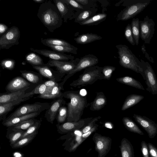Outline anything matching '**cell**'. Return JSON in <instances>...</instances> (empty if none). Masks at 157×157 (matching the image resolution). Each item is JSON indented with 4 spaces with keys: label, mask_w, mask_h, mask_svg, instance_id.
I'll return each instance as SVG.
<instances>
[{
    "label": "cell",
    "mask_w": 157,
    "mask_h": 157,
    "mask_svg": "<svg viewBox=\"0 0 157 157\" xmlns=\"http://www.w3.org/2000/svg\"><path fill=\"white\" fill-rule=\"evenodd\" d=\"M141 150L143 157H149L148 148L147 145L144 141L141 143Z\"/></svg>",
    "instance_id": "c3c4849f"
},
{
    "label": "cell",
    "mask_w": 157,
    "mask_h": 157,
    "mask_svg": "<svg viewBox=\"0 0 157 157\" xmlns=\"http://www.w3.org/2000/svg\"><path fill=\"white\" fill-rule=\"evenodd\" d=\"M67 109L65 106H61L58 112L57 120L58 124L64 122L67 119Z\"/></svg>",
    "instance_id": "60d3db41"
},
{
    "label": "cell",
    "mask_w": 157,
    "mask_h": 157,
    "mask_svg": "<svg viewBox=\"0 0 157 157\" xmlns=\"http://www.w3.org/2000/svg\"><path fill=\"white\" fill-rule=\"evenodd\" d=\"M133 117L135 121L147 132L150 138L155 137L157 134V124L148 118L134 114Z\"/></svg>",
    "instance_id": "4fadbf2b"
},
{
    "label": "cell",
    "mask_w": 157,
    "mask_h": 157,
    "mask_svg": "<svg viewBox=\"0 0 157 157\" xmlns=\"http://www.w3.org/2000/svg\"><path fill=\"white\" fill-rule=\"evenodd\" d=\"M98 62V58L92 54L86 55L81 58L75 67L65 76L63 81L59 83L60 85L63 87V86L67 80L76 73L88 67L95 66Z\"/></svg>",
    "instance_id": "ba28073f"
},
{
    "label": "cell",
    "mask_w": 157,
    "mask_h": 157,
    "mask_svg": "<svg viewBox=\"0 0 157 157\" xmlns=\"http://www.w3.org/2000/svg\"><path fill=\"white\" fill-rule=\"evenodd\" d=\"M155 23L152 19L146 16L139 21L140 37L145 44H149L155 32Z\"/></svg>",
    "instance_id": "30bf717a"
},
{
    "label": "cell",
    "mask_w": 157,
    "mask_h": 157,
    "mask_svg": "<svg viewBox=\"0 0 157 157\" xmlns=\"http://www.w3.org/2000/svg\"><path fill=\"white\" fill-rule=\"evenodd\" d=\"M105 126L108 128H112V124L109 122H106L105 124Z\"/></svg>",
    "instance_id": "6f0895ef"
},
{
    "label": "cell",
    "mask_w": 157,
    "mask_h": 157,
    "mask_svg": "<svg viewBox=\"0 0 157 157\" xmlns=\"http://www.w3.org/2000/svg\"><path fill=\"white\" fill-rule=\"evenodd\" d=\"M53 3L57 7L64 22H67L73 15V8L67 3L65 0H53Z\"/></svg>",
    "instance_id": "e0dca14e"
},
{
    "label": "cell",
    "mask_w": 157,
    "mask_h": 157,
    "mask_svg": "<svg viewBox=\"0 0 157 157\" xmlns=\"http://www.w3.org/2000/svg\"><path fill=\"white\" fill-rule=\"evenodd\" d=\"M15 60L11 59H6L2 60L0 63V65L2 68L9 70H13L15 66Z\"/></svg>",
    "instance_id": "7bdbcfd3"
},
{
    "label": "cell",
    "mask_w": 157,
    "mask_h": 157,
    "mask_svg": "<svg viewBox=\"0 0 157 157\" xmlns=\"http://www.w3.org/2000/svg\"><path fill=\"white\" fill-rule=\"evenodd\" d=\"M102 69V67L97 65L88 67L85 69L78 78L74 80L70 86L80 88L88 85H92L98 80L104 79Z\"/></svg>",
    "instance_id": "277c9868"
},
{
    "label": "cell",
    "mask_w": 157,
    "mask_h": 157,
    "mask_svg": "<svg viewBox=\"0 0 157 157\" xmlns=\"http://www.w3.org/2000/svg\"><path fill=\"white\" fill-rule=\"evenodd\" d=\"M30 49L35 52L47 57L53 60L68 61L74 59L75 57L71 55H67L64 53H60L54 51L46 49H38L32 48Z\"/></svg>",
    "instance_id": "9a60e30c"
},
{
    "label": "cell",
    "mask_w": 157,
    "mask_h": 157,
    "mask_svg": "<svg viewBox=\"0 0 157 157\" xmlns=\"http://www.w3.org/2000/svg\"><path fill=\"white\" fill-rule=\"evenodd\" d=\"M141 61L143 64L146 82L148 87L147 90L151 92L153 94H157V81L155 72L148 62H145L141 59Z\"/></svg>",
    "instance_id": "7c38bea8"
},
{
    "label": "cell",
    "mask_w": 157,
    "mask_h": 157,
    "mask_svg": "<svg viewBox=\"0 0 157 157\" xmlns=\"http://www.w3.org/2000/svg\"><path fill=\"white\" fill-rule=\"evenodd\" d=\"M92 140L95 144V150L98 152V157H105L111 148V138L95 132Z\"/></svg>",
    "instance_id": "9c48e42d"
},
{
    "label": "cell",
    "mask_w": 157,
    "mask_h": 157,
    "mask_svg": "<svg viewBox=\"0 0 157 157\" xmlns=\"http://www.w3.org/2000/svg\"><path fill=\"white\" fill-rule=\"evenodd\" d=\"M30 98V97H29L11 102L0 104V120L4 121L6 119L7 114L13 109L14 106L29 99Z\"/></svg>",
    "instance_id": "7402d4cb"
},
{
    "label": "cell",
    "mask_w": 157,
    "mask_h": 157,
    "mask_svg": "<svg viewBox=\"0 0 157 157\" xmlns=\"http://www.w3.org/2000/svg\"><path fill=\"white\" fill-rule=\"evenodd\" d=\"M124 36L126 39L132 45H135L131 25L129 24L127 25L124 30Z\"/></svg>",
    "instance_id": "f6af8a7d"
},
{
    "label": "cell",
    "mask_w": 157,
    "mask_h": 157,
    "mask_svg": "<svg viewBox=\"0 0 157 157\" xmlns=\"http://www.w3.org/2000/svg\"><path fill=\"white\" fill-rule=\"evenodd\" d=\"M118 50L119 63L122 67L141 74L144 80L146 77L142 63L132 53L128 46L119 44L116 46Z\"/></svg>",
    "instance_id": "3957f363"
},
{
    "label": "cell",
    "mask_w": 157,
    "mask_h": 157,
    "mask_svg": "<svg viewBox=\"0 0 157 157\" xmlns=\"http://www.w3.org/2000/svg\"><path fill=\"white\" fill-rule=\"evenodd\" d=\"M33 1L37 3H42L45 2V0H33Z\"/></svg>",
    "instance_id": "9f6ffc18"
},
{
    "label": "cell",
    "mask_w": 157,
    "mask_h": 157,
    "mask_svg": "<svg viewBox=\"0 0 157 157\" xmlns=\"http://www.w3.org/2000/svg\"><path fill=\"white\" fill-rule=\"evenodd\" d=\"M150 0H129L125 1L126 7L118 15L117 21H126L132 18L142 11L151 3Z\"/></svg>",
    "instance_id": "5b68a950"
},
{
    "label": "cell",
    "mask_w": 157,
    "mask_h": 157,
    "mask_svg": "<svg viewBox=\"0 0 157 157\" xmlns=\"http://www.w3.org/2000/svg\"><path fill=\"white\" fill-rule=\"evenodd\" d=\"M116 80L120 83L138 89L144 90V88L141 83L132 77L128 76L123 77L117 78Z\"/></svg>",
    "instance_id": "83f0119b"
},
{
    "label": "cell",
    "mask_w": 157,
    "mask_h": 157,
    "mask_svg": "<svg viewBox=\"0 0 157 157\" xmlns=\"http://www.w3.org/2000/svg\"></svg>",
    "instance_id": "680465c9"
},
{
    "label": "cell",
    "mask_w": 157,
    "mask_h": 157,
    "mask_svg": "<svg viewBox=\"0 0 157 157\" xmlns=\"http://www.w3.org/2000/svg\"><path fill=\"white\" fill-rule=\"evenodd\" d=\"M144 98L143 96L138 94L129 95L126 99L122 106L121 110L124 111L133 106L140 102Z\"/></svg>",
    "instance_id": "4316f807"
},
{
    "label": "cell",
    "mask_w": 157,
    "mask_h": 157,
    "mask_svg": "<svg viewBox=\"0 0 157 157\" xmlns=\"http://www.w3.org/2000/svg\"><path fill=\"white\" fill-rule=\"evenodd\" d=\"M30 84L21 77L14 78L7 84L6 90L7 92H13L29 87Z\"/></svg>",
    "instance_id": "d6986e66"
},
{
    "label": "cell",
    "mask_w": 157,
    "mask_h": 157,
    "mask_svg": "<svg viewBox=\"0 0 157 157\" xmlns=\"http://www.w3.org/2000/svg\"><path fill=\"white\" fill-rule=\"evenodd\" d=\"M119 147L122 157H134L133 146L127 139H122Z\"/></svg>",
    "instance_id": "d4e9b609"
},
{
    "label": "cell",
    "mask_w": 157,
    "mask_h": 157,
    "mask_svg": "<svg viewBox=\"0 0 157 157\" xmlns=\"http://www.w3.org/2000/svg\"><path fill=\"white\" fill-rule=\"evenodd\" d=\"M20 32L18 27L13 26L0 38V49H8L19 44Z\"/></svg>",
    "instance_id": "52a82bcc"
},
{
    "label": "cell",
    "mask_w": 157,
    "mask_h": 157,
    "mask_svg": "<svg viewBox=\"0 0 157 157\" xmlns=\"http://www.w3.org/2000/svg\"><path fill=\"white\" fill-rule=\"evenodd\" d=\"M62 97L58 98L50 105L49 109L46 111L44 117L48 122L53 123L59 108L65 104L66 101Z\"/></svg>",
    "instance_id": "ac0fdd59"
},
{
    "label": "cell",
    "mask_w": 157,
    "mask_h": 157,
    "mask_svg": "<svg viewBox=\"0 0 157 157\" xmlns=\"http://www.w3.org/2000/svg\"><path fill=\"white\" fill-rule=\"evenodd\" d=\"M116 67L111 66H105L102 67V73L104 75V79L109 80Z\"/></svg>",
    "instance_id": "ee69618b"
},
{
    "label": "cell",
    "mask_w": 157,
    "mask_h": 157,
    "mask_svg": "<svg viewBox=\"0 0 157 157\" xmlns=\"http://www.w3.org/2000/svg\"><path fill=\"white\" fill-rule=\"evenodd\" d=\"M102 38L101 36L98 34L90 33L82 34L75 38L74 40L77 44H85Z\"/></svg>",
    "instance_id": "484cf974"
},
{
    "label": "cell",
    "mask_w": 157,
    "mask_h": 157,
    "mask_svg": "<svg viewBox=\"0 0 157 157\" xmlns=\"http://www.w3.org/2000/svg\"><path fill=\"white\" fill-rule=\"evenodd\" d=\"M37 121V120L34 118H31L22 121L11 127L13 129L26 130L34 124Z\"/></svg>",
    "instance_id": "8d00e7d4"
},
{
    "label": "cell",
    "mask_w": 157,
    "mask_h": 157,
    "mask_svg": "<svg viewBox=\"0 0 157 157\" xmlns=\"http://www.w3.org/2000/svg\"><path fill=\"white\" fill-rule=\"evenodd\" d=\"M139 21L138 18H133L131 24L134 40L137 45L139 44L140 37Z\"/></svg>",
    "instance_id": "836d02e7"
},
{
    "label": "cell",
    "mask_w": 157,
    "mask_h": 157,
    "mask_svg": "<svg viewBox=\"0 0 157 157\" xmlns=\"http://www.w3.org/2000/svg\"><path fill=\"white\" fill-rule=\"evenodd\" d=\"M41 121V120H38L34 124L29 128L26 131H24L19 140L24 138L37 131V130L40 125Z\"/></svg>",
    "instance_id": "b9f144b4"
},
{
    "label": "cell",
    "mask_w": 157,
    "mask_h": 157,
    "mask_svg": "<svg viewBox=\"0 0 157 157\" xmlns=\"http://www.w3.org/2000/svg\"><path fill=\"white\" fill-rule=\"evenodd\" d=\"M37 131L17 141L12 147V148H16L24 147L29 143L36 136Z\"/></svg>",
    "instance_id": "d590c367"
},
{
    "label": "cell",
    "mask_w": 157,
    "mask_h": 157,
    "mask_svg": "<svg viewBox=\"0 0 157 157\" xmlns=\"http://www.w3.org/2000/svg\"><path fill=\"white\" fill-rule=\"evenodd\" d=\"M76 2L82 4V5H86L88 3V0H75Z\"/></svg>",
    "instance_id": "11a10c76"
},
{
    "label": "cell",
    "mask_w": 157,
    "mask_h": 157,
    "mask_svg": "<svg viewBox=\"0 0 157 157\" xmlns=\"http://www.w3.org/2000/svg\"><path fill=\"white\" fill-rule=\"evenodd\" d=\"M32 66L33 68L37 71L40 75L49 80L57 82L60 81L64 76L58 71L54 70L46 64L43 66Z\"/></svg>",
    "instance_id": "2e32d148"
},
{
    "label": "cell",
    "mask_w": 157,
    "mask_h": 157,
    "mask_svg": "<svg viewBox=\"0 0 157 157\" xmlns=\"http://www.w3.org/2000/svg\"><path fill=\"white\" fill-rule=\"evenodd\" d=\"M25 58L26 62L32 65L43 66L45 64L42 59L34 52H30L27 54Z\"/></svg>",
    "instance_id": "d6a6232c"
},
{
    "label": "cell",
    "mask_w": 157,
    "mask_h": 157,
    "mask_svg": "<svg viewBox=\"0 0 157 157\" xmlns=\"http://www.w3.org/2000/svg\"><path fill=\"white\" fill-rule=\"evenodd\" d=\"M47 86L51 87L59 85V83L53 80H49L43 82Z\"/></svg>",
    "instance_id": "f5cc1de1"
},
{
    "label": "cell",
    "mask_w": 157,
    "mask_h": 157,
    "mask_svg": "<svg viewBox=\"0 0 157 157\" xmlns=\"http://www.w3.org/2000/svg\"><path fill=\"white\" fill-rule=\"evenodd\" d=\"M101 118L100 116L93 118L88 124L82 128L80 130L82 134L84 133L90 131L94 126L95 122Z\"/></svg>",
    "instance_id": "bcb514c9"
},
{
    "label": "cell",
    "mask_w": 157,
    "mask_h": 157,
    "mask_svg": "<svg viewBox=\"0 0 157 157\" xmlns=\"http://www.w3.org/2000/svg\"><path fill=\"white\" fill-rule=\"evenodd\" d=\"M149 155L151 157H157V148L152 144H147Z\"/></svg>",
    "instance_id": "681fc988"
},
{
    "label": "cell",
    "mask_w": 157,
    "mask_h": 157,
    "mask_svg": "<svg viewBox=\"0 0 157 157\" xmlns=\"http://www.w3.org/2000/svg\"><path fill=\"white\" fill-rule=\"evenodd\" d=\"M46 46L50 48L53 51L60 53L67 52L75 54H77L78 48L74 46L73 47H68L50 44L47 45Z\"/></svg>",
    "instance_id": "e575fe53"
},
{
    "label": "cell",
    "mask_w": 157,
    "mask_h": 157,
    "mask_svg": "<svg viewBox=\"0 0 157 157\" xmlns=\"http://www.w3.org/2000/svg\"><path fill=\"white\" fill-rule=\"evenodd\" d=\"M8 27L2 23L0 24V35L1 37L9 29Z\"/></svg>",
    "instance_id": "816d5d0a"
},
{
    "label": "cell",
    "mask_w": 157,
    "mask_h": 157,
    "mask_svg": "<svg viewBox=\"0 0 157 157\" xmlns=\"http://www.w3.org/2000/svg\"><path fill=\"white\" fill-rule=\"evenodd\" d=\"M80 60L76 58L69 61L53 60L49 59L46 64L50 67H56L57 70L64 76L73 70L76 67Z\"/></svg>",
    "instance_id": "8fae6325"
},
{
    "label": "cell",
    "mask_w": 157,
    "mask_h": 157,
    "mask_svg": "<svg viewBox=\"0 0 157 157\" xmlns=\"http://www.w3.org/2000/svg\"><path fill=\"white\" fill-rule=\"evenodd\" d=\"M47 86L43 83L37 86L31 91L25 93L23 96V98L30 97H32L34 94L41 95L44 94L46 91Z\"/></svg>",
    "instance_id": "74e56055"
},
{
    "label": "cell",
    "mask_w": 157,
    "mask_h": 157,
    "mask_svg": "<svg viewBox=\"0 0 157 157\" xmlns=\"http://www.w3.org/2000/svg\"><path fill=\"white\" fill-rule=\"evenodd\" d=\"M21 75L29 82L34 84L39 83L41 80L39 74L31 71L21 70Z\"/></svg>",
    "instance_id": "1f68e13d"
},
{
    "label": "cell",
    "mask_w": 157,
    "mask_h": 157,
    "mask_svg": "<svg viewBox=\"0 0 157 157\" xmlns=\"http://www.w3.org/2000/svg\"><path fill=\"white\" fill-rule=\"evenodd\" d=\"M107 16V14L105 13H98L92 16L79 24L81 25H97L105 20Z\"/></svg>",
    "instance_id": "f1b7e54d"
},
{
    "label": "cell",
    "mask_w": 157,
    "mask_h": 157,
    "mask_svg": "<svg viewBox=\"0 0 157 157\" xmlns=\"http://www.w3.org/2000/svg\"><path fill=\"white\" fill-rule=\"evenodd\" d=\"M62 90H64L63 87L60 84L58 86L47 87L45 92L42 94L39 95L36 98L46 99L58 98L63 97V93L61 92Z\"/></svg>",
    "instance_id": "44dd1931"
},
{
    "label": "cell",
    "mask_w": 157,
    "mask_h": 157,
    "mask_svg": "<svg viewBox=\"0 0 157 157\" xmlns=\"http://www.w3.org/2000/svg\"><path fill=\"white\" fill-rule=\"evenodd\" d=\"M37 16L51 32H53L62 25L63 20L59 12L50 0H47L40 5Z\"/></svg>",
    "instance_id": "6da1fadb"
},
{
    "label": "cell",
    "mask_w": 157,
    "mask_h": 157,
    "mask_svg": "<svg viewBox=\"0 0 157 157\" xmlns=\"http://www.w3.org/2000/svg\"><path fill=\"white\" fill-rule=\"evenodd\" d=\"M13 132L10 135V144L13 145L18 141L24 131L22 130L13 129L12 128Z\"/></svg>",
    "instance_id": "ab89813d"
},
{
    "label": "cell",
    "mask_w": 157,
    "mask_h": 157,
    "mask_svg": "<svg viewBox=\"0 0 157 157\" xmlns=\"http://www.w3.org/2000/svg\"><path fill=\"white\" fill-rule=\"evenodd\" d=\"M13 155L14 157H24L23 155L20 152L18 151L13 152Z\"/></svg>",
    "instance_id": "db71d44e"
},
{
    "label": "cell",
    "mask_w": 157,
    "mask_h": 157,
    "mask_svg": "<svg viewBox=\"0 0 157 157\" xmlns=\"http://www.w3.org/2000/svg\"><path fill=\"white\" fill-rule=\"evenodd\" d=\"M99 125L98 124H95L93 127L90 131L82 134V135L80 136V141L81 143H82L84 140L88 138L92 133L95 132L97 129Z\"/></svg>",
    "instance_id": "7dc6e473"
},
{
    "label": "cell",
    "mask_w": 157,
    "mask_h": 157,
    "mask_svg": "<svg viewBox=\"0 0 157 157\" xmlns=\"http://www.w3.org/2000/svg\"><path fill=\"white\" fill-rule=\"evenodd\" d=\"M106 98L102 92H98L94 100L90 103L91 110L98 111L104 107L106 104Z\"/></svg>",
    "instance_id": "cb8c5ba5"
},
{
    "label": "cell",
    "mask_w": 157,
    "mask_h": 157,
    "mask_svg": "<svg viewBox=\"0 0 157 157\" xmlns=\"http://www.w3.org/2000/svg\"><path fill=\"white\" fill-rule=\"evenodd\" d=\"M41 43L44 45L46 46L50 44L54 45L62 46L68 47H73L74 46L71 45L64 40L54 38L41 39Z\"/></svg>",
    "instance_id": "4dcf8cb0"
},
{
    "label": "cell",
    "mask_w": 157,
    "mask_h": 157,
    "mask_svg": "<svg viewBox=\"0 0 157 157\" xmlns=\"http://www.w3.org/2000/svg\"><path fill=\"white\" fill-rule=\"evenodd\" d=\"M93 117L81 119L77 121L67 122L57 125L58 129L62 133H66L81 129L87 125Z\"/></svg>",
    "instance_id": "5bb4252c"
},
{
    "label": "cell",
    "mask_w": 157,
    "mask_h": 157,
    "mask_svg": "<svg viewBox=\"0 0 157 157\" xmlns=\"http://www.w3.org/2000/svg\"><path fill=\"white\" fill-rule=\"evenodd\" d=\"M95 10H85L81 12L78 16L75 18V22L79 24L91 17V16L95 13Z\"/></svg>",
    "instance_id": "f35d334b"
},
{
    "label": "cell",
    "mask_w": 157,
    "mask_h": 157,
    "mask_svg": "<svg viewBox=\"0 0 157 157\" xmlns=\"http://www.w3.org/2000/svg\"><path fill=\"white\" fill-rule=\"evenodd\" d=\"M50 106L49 104L47 102H36L33 104H25L17 109L6 119H10L35 112H41L48 109Z\"/></svg>",
    "instance_id": "8992f818"
},
{
    "label": "cell",
    "mask_w": 157,
    "mask_h": 157,
    "mask_svg": "<svg viewBox=\"0 0 157 157\" xmlns=\"http://www.w3.org/2000/svg\"><path fill=\"white\" fill-rule=\"evenodd\" d=\"M63 98L70 99L67 104V121H77L81 119L84 109L90 105L86 97L82 96L78 91L69 90L63 93Z\"/></svg>",
    "instance_id": "7a4b0ae2"
},
{
    "label": "cell",
    "mask_w": 157,
    "mask_h": 157,
    "mask_svg": "<svg viewBox=\"0 0 157 157\" xmlns=\"http://www.w3.org/2000/svg\"><path fill=\"white\" fill-rule=\"evenodd\" d=\"M66 2L75 8L83 10L85 9L84 7L80 4L76 0H65Z\"/></svg>",
    "instance_id": "f907efd6"
},
{
    "label": "cell",
    "mask_w": 157,
    "mask_h": 157,
    "mask_svg": "<svg viewBox=\"0 0 157 157\" xmlns=\"http://www.w3.org/2000/svg\"><path fill=\"white\" fill-rule=\"evenodd\" d=\"M122 121L126 128L130 132L139 134L144 135V133L136 124L131 119L124 117L122 119Z\"/></svg>",
    "instance_id": "f546056e"
},
{
    "label": "cell",
    "mask_w": 157,
    "mask_h": 157,
    "mask_svg": "<svg viewBox=\"0 0 157 157\" xmlns=\"http://www.w3.org/2000/svg\"><path fill=\"white\" fill-rule=\"evenodd\" d=\"M29 87L16 92H10L7 94H1L0 95V104L5 103L13 101L21 98L25 94V91Z\"/></svg>",
    "instance_id": "ffe728a7"
},
{
    "label": "cell",
    "mask_w": 157,
    "mask_h": 157,
    "mask_svg": "<svg viewBox=\"0 0 157 157\" xmlns=\"http://www.w3.org/2000/svg\"><path fill=\"white\" fill-rule=\"evenodd\" d=\"M40 113L35 112L10 119H6L3 121L2 124L4 125L7 127H11L24 121L34 118L40 115Z\"/></svg>",
    "instance_id": "603a6c76"
}]
</instances>
